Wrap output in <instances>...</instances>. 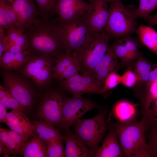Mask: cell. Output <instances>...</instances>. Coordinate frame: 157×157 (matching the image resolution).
Wrapping results in <instances>:
<instances>
[{
    "instance_id": "1",
    "label": "cell",
    "mask_w": 157,
    "mask_h": 157,
    "mask_svg": "<svg viewBox=\"0 0 157 157\" xmlns=\"http://www.w3.org/2000/svg\"><path fill=\"white\" fill-rule=\"evenodd\" d=\"M85 13L68 21H60L54 17L50 19L62 43L65 53L72 56L96 34L89 26Z\"/></svg>"
},
{
    "instance_id": "2",
    "label": "cell",
    "mask_w": 157,
    "mask_h": 157,
    "mask_svg": "<svg viewBox=\"0 0 157 157\" xmlns=\"http://www.w3.org/2000/svg\"><path fill=\"white\" fill-rule=\"evenodd\" d=\"M24 33L31 53L56 57L65 53L62 43L53 28L50 19L39 18Z\"/></svg>"
},
{
    "instance_id": "3",
    "label": "cell",
    "mask_w": 157,
    "mask_h": 157,
    "mask_svg": "<svg viewBox=\"0 0 157 157\" xmlns=\"http://www.w3.org/2000/svg\"><path fill=\"white\" fill-rule=\"evenodd\" d=\"M119 137L124 156L149 157L142 122L135 120L113 125Z\"/></svg>"
},
{
    "instance_id": "4",
    "label": "cell",
    "mask_w": 157,
    "mask_h": 157,
    "mask_svg": "<svg viewBox=\"0 0 157 157\" xmlns=\"http://www.w3.org/2000/svg\"><path fill=\"white\" fill-rule=\"evenodd\" d=\"M3 85L25 110L34 106L38 92L37 85L30 78L15 72L2 68Z\"/></svg>"
},
{
    "instance_id": "5",
    "label": "cell",
    "mask_w": 157,
    "mask_h": 157,
    "mask_svg": "<svg viewBox=\"0 0 157 157\" xmlns=\"http://www.w3.org/2000/svg\"><path fill=\"white\" fill-rule=\"evenodd\" d=\"M109 39L105 32L96 33L72 56L82 74H91L105 54Z\"/></svg>"
},
{
    "instance_id": "6",
    "label": "cell",
    "mask_w": 157,
    "mask_h": 157,
    "mask_svg": "<svg viewBox=\"0 0 157 157\" xmlns=\"http://www.w3.org/2000/svg\"><path fill=\"white\" fill-rule=\"evenodd\" d=\"M109 15L105 33L110 38H117L136 33L138 23L131 12V6L120 1L110 3Z\"/></svg>"
},
{
    "instance_id": "7",
    "label": "cell",
    "mask_w": 157,
    "mask_h": 157,
    "mask_svg": "<svg viewBox=\"0 0 157 157\" xmlns=\"http://www.w3.org/2000/svg\"><path fill=\"white\" fill-rule=\"evenodd\" d=\"M55 58L52 56L31 53L24 65L15 72L30 78L40 90H44L50 86L53 79V68Z\"/></svg>"
},
{
    "instance_id": "8",
    "label": "cell",
    "mask_w": 157,
    "mask_h": 157,
    "mask_svg": "<svg viewBox=\"0 0 157 157\" xmlns=\"http://www.w3.org/2000/svg\"><path fill=\"white\" fill-rule=\"evenodd\" d=\"M105 117L101 111L92 118L80 119L74 124L75 133L95 154L107 129Z\"/></svg>"
},
{
    "instance_id": "9",
    "label": "cell",
    "mask_w": 157,
    "mask_h": 157,
    "mask_svg": "<svg viewBox=\"0 0 157 157\" xmlns=\"http://www.w3.org/2000/svg\"><path fill=\"white\" fill-rule=\"evenodd\" d=\"M44 90L40 97L38 115L41 120L55 127L61 120L63 95L60 90L50 86Z\"/></svg>"
},
{
    "instance_id": "10",
    "label": "cell",
    "mask_w": 157,
    "mask_h": 157,
    "mask_svg": "<svg viewBox=\"0 0 157 157\" xmlns=\"http://www.w3.org/2000/svg\"><path fill=\"white\" fill-rule=\"evenodd\" d=\"M98 105L89 98L82 96L64 98L61 119L58 125L67 129L89 110L97 108Z\"/></svg>"
},
{
    "instance_id": "11",
    "label": "cell",
    "mask_w": 157,
    "mask_h": 157,
    "mask_svg": "<svg viewBox=\"0 0 157 157\" xmlns=\"http://www.w3.org/2000/svg\"><path fill=\"white\" fill-rule=\"evenodd\" d=\"M59 82L63 89L73 97H81L85 93L102 94V87L90 74H78Z\"/></svg>"
},
{
    "instance_id": "12",
    "label": "cell",
    "mask_w": 157,
    "mask_h": 157,
    "mask_svg": "<svg viewBox=\"0 0 157 157\" xmlns=\"http://www.w3.org/2000/svg\"><path fill=\"white\" fill-rule=\"evenodd\" d=\"M91 7L83 0H56L54 18L60 21H69L82 15Z\"/></svg>"
},
{
    "instance_id": "13",
    "label": "cell",
    "mask_w": 157,
    "mask_h": 157,
    "mask_svg": "<svg viewBox=\"0 0 157 157\" xmlns=\"http://www.w3.org/2000/svg\"><path fill=\"white\" fill-rule=\"evenodd\" d=\"M91 5L86 13L88 22L95 33L105 32L109 15L108 0H87Z\"/></svg>"
},
{
    "instance_id": "14",
    "label": "cell",
    "mask_w": 157,
    "mask_h": 157,
    "mask_svg": "<svg viewBox=\"0 0 157 157\" xmlns=\"http://www.w3.org/2000/svg\"><path fill=\"white\" fill-rule=\"evenodd\" d=\"M11 4L17 16L18 28L24 32L39 19L38 9L33 0H16Z\"/></svg>"
},
{
    "instance_id": "15",
    "label": "cell",
    "mask_w": 157,
    "mask_h": 157,
    "mask_svg": "<svg viewBox=\"0 0 157 157\" xmlns=\"http://www.w3.org/2000/svg\"><path fill=\"white\" fill-rule=\"evenodd\" d=\"M119 63L112 46L108 47L104 56L90 74L103 87L105 81L111 72H116Z\"/></svg>"
},
{
    "instance_id": "16",
    "label": "cell",
    "mask_w": 157,
    "mask_h": 157,
    "mask_svg": "<svg viewBox=\"0 0 157 157\" xmlns=\"http://www.w3.org/2000/svg\"><path fill=\"white\" fill-rule=\"evenodd\" d=\"M63 136L65 143V157H94L95 154L92 151L75 133L69 131Z\"/></svg>"
},
{
    "instance_id": "17",
    "label": "cell",
    "mask_w": 157,
    "mask_h": 157,
    "mask_svg": "<svg viewBox=\"0 0 157 157\" xmlns=\"http://www.w3.org/2000/svg\"><path fill=\"white\" fill-rule=\"evenodd\" d=\"M23 111L12 109L7 115L8 125L11 130L28 137L34 133V126L24 113Z\"/></svg>"
},
{
    "instance_id": "18",
    "label": "cell",
    "mask_w": 157,
    "mask_h": 157,
    "mask_svg": "<svg viewBox=\"0 0 157 157\" xmlns=\"http://www.w3.org/2000/svg\"><path fill=\"white\" fill-rule=\"evenodd\" d=\"M118 135L115 129L110 128L102 143L97 151L95 157L124 156Z\"/></svg>"
},
{
    "instance_id": "19",
    "label": "cell",
    "mask_w": 157,
    "mask_h": 157,
    "mask_svg": "<svg viewBox=\"0 0 157 157\" xmlns=\"http://www.w3.org/2000/svg\"><path fill=\"white\" fill-rule=\"evenodd\" d=\"M141 121L144 127L145 132L157 129V98L146 94Z\"/></svg>"
},
{
    "instance_id": "20",
    "label": "cell",
    "mask_w": 157,
    "mask_h": 157,
    "mask_svg": "<svg viewBox=\"0 0 157 157\" xmlns=\"http://www.w3.org/2000/svg\"><path fill=\"white\" fill-rule=\"evenodd\" d=\"M31 53L29 50L16 53L4 51L0 57V67L2 69L16 72L26 64Z\"/></svg>"
},
{
    "instance_id": "21",
    "label": "cell",
    "mask_w": 157,
    "mask_h": 157,
    "mask_svg": "<svg viewBox=\"0 0 157 157\" xmlns=\"http://www.w3.org/2000/svg\"><path fill=\"white\" fill-rule=\"evenodd\" d=\"M22 147L21 154L24 157H48L46 143L36 135H32Z\"/></svg>"
},
{
    "instance_id": "22",
    "label": "cell",
    "mask_w": 157,
    "mask_h": 157,
    "mask_svg": "<svg viewBox=\"0 0 157 157\" xmlns=\"http://www.w3.org/2000/svg\"><path fill=\"white\" fill-rule=\"evenodd\" d=\"M10 3L6 0H0V25L6 31L13 27L19 28L17 15Z\"/></svg>"
},
{
    "instance_id": "23",
    "label": "cell",
    "mask_w": 157,
    "mask_h": 157,
    "mask_svg": "<svg viewBox=\"0 0 157 157\" xmlns=\"http://www.w3.org/2000/svg\"><path fill=\"white\" fill-rule=\"evenodd\" d=\"M136 33L142 43L157 55V31L151 26L141 24Z\"/></svg>"
},
{
    "instance_id": "24",
    "label": "cell",
    "mask_w": 157,
    "mask_h": 157,
    "mask_svg": "<svg viewBox=\"0 0 157 157\" xmlns=\"http://www.w3.org/2000/svg\"><path fill=\"white\" fill-rule=\"evenodd\" d=\"M33 124L34 126V133L45 142L63 139V136L54 127L42 120L35 122Z\"/></svg>"
},
{
    "instance_id": "25",
    "label": "cell",
    "mask_w": 157,
    "mask_h": 157,
    "mask_svg": "<svg viewBox=\"0 0 157 157\" xmlns=\"http://www.w3.org/2000/svg\"><path fill=\"white\" fill-rule=\"evenodd\" d=\"M135 61L134 72L137 77L136 84L138 86H141L144 84L146 85L153 67V65L144 58L141 53H140Z\"/></svg>"
},
{
    "instance_id": "26",
    "label": "cell",
    "mask_w": 157,
    "mask_h": 157,
    "mask_svg": "<svg viewBox=\"0 0 157 157\" xmlns=\"http://www.w3.org/2000/svg\"><path fill=\"white\" fill-rule=\"evenodd\" d=\"M114 114L119 122H125L134 120L135 105L126 101L117 103L114 109Z\"/></svg>"
},
{
    "instance_id": "27",
    "label": "cell",
    "mask_w": 157,
    "mask_h": 157,
    "mask_svg": "<svg viewBox=\"0 0 157 157\" xmlns=\"http://www.w3.org/2000/svg\"><path fill=\"white\" fill-rule=\"evenodd\" d=\"M74 62L73 57L65 53L56 57L53 68V79L57 81L65 70Z\"/></svg>"
},
{
    "instance_id": "28",
    "label": "cell",
    "mask_w": 157,
    "mask_h": 157,
    "mask_svg": "<svg viewBox=\"0 0 157 157\" xmlns=\"http://www.w3.org/2000/svg\"><path fill=\"white\" fill-rule=\"evenodd\" d=\"M139 6L137 9L131 6V12L133 17L137 19L144 18L149 15L157 8V0H139Z\"/></svg>"
},
{
    "instance_id": "29",
    "label": "cell",
    "mask_w": 157,
    "mask_h": 157,
    "mask_svg": "<svg viewBox=\"0 0 157 157\" xmlns=\"http://www.w3.org/2000/svg\"><path fill=\"white\" fill-rule=\"evenodd\" d=\"M36 2L39 18L50 19L55 16L54 7L56 0H33Z\"/></svg>"
},
{
    "instance_id": "30",
    "label": "cell",
    "mask_w": 157,
    "mask_h": 157,
    "mask_svg": "<svg viewBox=\"0 0 157 157\" xmlns=\"http://www.w3.org/2000/svg\"><path fill=\"white\" fill-rule=\"evenodd\" d=\"M0 104L7 108L19 109L23 111L25 110L2 84L0 85Z\"/></svg>"
},
{
    "instance_id": "31",
    "label": "cell",
    "mask_w": 157,
    "mask_h": 157,
    "mask_svg": "<svg viewBox=\"0 0 157 157\" xmlns=\"http://www.w3.org/2000/svg\"><path fill=\"white\" fill-rule=\"evenodd\" d=\"M111 46L115 55L122 63H128L134 61L120 38H116Z\"/></svg>"
},
{
    "instance_id": "32",
    "label": "cell",
    "mask_w": 157,
    "mask_h": 157,
    "mask_svg": "<svg viewBox=\"0 0 157 157\" xmlns=\"http://www.w3.org/2000/svg\"><path fill=\"white\" fill-rule=\"evenodd\" d=\"M63 139H58L45 142L48 157H65L63 146Z\"/></svg>"
},
{
    "instance_id": "33",
    "label": "cell",
    "mask_w": 157,
    "mask_h": 157,
    "mask_svg": "<svg viewBox=\"0 0 157 157\" xmlns=\"http://www.w3.org/2000/svg\"><path fill=\"white\" fill-rule=\"evenodd\" d=\"M149 157H157V129L145 132Z\"/></svg>"
},
{
    "instance_id": "34",
    "label": "cell",
    "mask_w": 157,
    "mask_h": 157,
    "mask_svg": "<svg viewBox=\"0 0 157 157\" xmlns=\"http://www.w3.org/2000/svg\"><path fill=\"white\" fill-rule=\"evenodd\" d=\"M0 142L7 148L12 154H20V149L10 138L6 129L0 128Z\"/></svg>"
},
{
    "instance_id": "35",
    "label": "cell",
    "mask_w": 157,
    "mask_h": 157,
    "mask_svg": "<svg viewBox=\"0 0 157 157\" xmlns=\"http://www.w3.org/2000/svg\"><path fill=\"white\" fill-rule=\"evenodd\" d=\"M120 38L134 60H135L140 53L139 51V45L137 40L135 38L131 37L130 35Z\"/></svg>"
},
{
    "instance_id": "36",
    "label": "cell",
    "mask_w": 157,
    "mask_h": 157,
    "mask_svg": "<svg viewBox=\"0 0 157 157\" xmlns=\"http://www.w3.org/2000/svg\"><path fill=\"white\" fill-rule=\"evenodd\" d=\"M122 76L116 72H111L106 78L102 87L103 94L108 91L113 89L121 83Z\"/></svg>"
},
{
    "instance_id": "37",
    "label": "cell",
    "mask_w": 157,
    "mask_h": 157,
    "mask_svg": "<svg viewBox=\"0 0 157 157\" xmlns=\"http://www.w3.org/2000/svg\"><path fill=\"white\" fill-rule=\"evenodd\" d=\"M122 76L121 83L125 86L133 88L136 85L137 77L134 72L129 69L123 74Z\"/></svg>"
},
{
    "instance_id": "38",
    "label": "cell",
    "mask_w": 157,
    "mask_h": 157,
    "mask_svg": "<svg viewBox=\"0 0 157 157\" xmlns=\"http://www.w3.org/2000/svg\"><path fill=\"white\" fill-rule=\"evenodd\" d=\"M79 72L80 69L79 67L74 62L65 70L57 81L59 82L69 78L75 75L78 74Z\"/></svg>"
},
{
    "instance_id": "39",
    "label": "cell",
    "mask_w": 157,
    "mask_h": 157,
    "mask_svg": "<svg viewBox=\"0 0 157 157\" xmlns=\"http://www.w3.org/2000/svg\"><path fill=\"white\" fill-rule=\"evenodd\" d=\"M6 37L3 38L4 51H9L16 53L29 50L15 42L7 41L6 39Z\"/></svg>"
},
{
    "instance_id": "40",
    "label": "cell",
    "mask_w": 157,
    "mask_h": 157,
    "mask_svg": "<svg viewBox=\"0 0 157 157\" xmlns=\"http://www.w3.org/2000/svg\"><path fill=\"white\" fill-rule=\"evenodd\" d=\"M6 130L10 138L21 150L22 147L28 140L29 137L19 134L11 130Z\"/></svg>"
},
{
    "instance_id": "41",
    "label": "cell",
    "mask_w": 157,
    "mask_h": 157,
    "mask_svg": "<svg viewBox=\"0 0 157 157\" xmlns=\"http://www.w3.org/2000/svg\"><path fill=\"white\" fill-rule=\"evenodd\" d=\"M7 35L6 37V40L8 41L15 42L18 37L24 31L21 28L13 27L7 31Z\"/></svg>"
},
{
    "instance_id": "42",
    "label": "cell",
    "mask_w": 157,
    "mask_h": 157,
    "mask_svg": "<svg viewBox=\"0 0 157 157\" xmlns=\"http://www.w3.org/2000/svg\"><path fill=\"white\" fill-rule=\"evenodd\" d=\"M157 81V64H156L153 65V67L150 74L149 79L146 85L147 90L152 83Z\"/></svg>"
},
{
    "instance_id": "43",
    "label": "cell",
    "mask_w": 157,
    "mask_h": 157,
    "mask_svg": "<svg viewBox=\"0 0 157 157\" xmlns=\"http://www.w3.org/2000/svg\"><path fill=\"white\" fill-rule=\"evenodd\" d=\"M147 94L157 98V81L152 83L147 90Z\"/></svg>"
},
{
    "instance_id": "44",
    "label": "cell",
    "mask_w": 157,
    "mask_h": 157,
    "mask_svg": "<svg viewBox=\"0 0 157 157\" xmlns=\"http://www.w3.org/2000/svg\"><path fill=\"white\" fill-rule=\"evenodd\" d=\"M7 108L0 104V122L7 124Z\"/></svg>"
},
{
    "instance_id": "45",
    "label": "cell",
    "mask_w": 157,
    "mask_h": 157,
    "mask_svg": "<svg viewBox=\"0 0 157 157\" xmlns=\"http://www.w3.org/2000/svg\"><path fill=\"white\" fill-rule=\"evenodd\" d=\"M144 18L150 26L157 25V11L154 15H149Z\"/></svg>"
},
{
    "instance_id": "46",
    "label": "cell",
    "mask_w": 157,
    "mask_h": 157,
    "mask_svg": "<svg viewBox=\"0 0 157 157\" xmlns=\"http://www.w3.org/2000/svg\"><path fill=\"white\" fill-rule=\"evenodd\" d=\"M0 153L3 154L5 157H8L12 154L11 152L1 142H0Z\"/></svg>"
},
{
    "instance_id": "47",
    "label": "cell",
    "mask_w": 157,
    "mask_h": 157,
    "mask_svg": "<svg viewBox=\"0 0 157 157\" xmlns=\"http://www.w3.org/2000/svg\"><path fill=\"white\" fill-rule=\"evenodd\" d=\"M5 37L0 38V57L2 56L4 52L3 38Z\"/></svg>"
},
{
    "instance_id": "48",
    "label": "cell",
    "mask_w": 157,
    "mask_h": 157,
    "mask_svg": "<svg viewBox=\"0 0 157 157\" xmlns=\"http://www.w3.org/2000/svg\"><path fill=\"white\" fill-rule=\"evenodd\" d=\"M121 0H108V3H111L113 2H115L117 1H120Z\"/></svg>"
},
{
    "instance_id": "49",
    "label": "cell",
    "mask_w": 157,
    "mask_h": 157,
    "mask_svg": "<svg viewBox=\"0 0 157 157\" xmlns=\"http://www.w3.org/2000/svg\"><path fill=\"white\" fill-rule=\"evenodd\" d=\"M9 2L11 4L14 1L16 0H6Z\"/></svg>"
}]
</instances>
